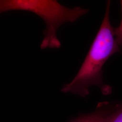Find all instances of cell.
Returning a JSON list of instances; mask_svg holds the SVG:
<instances>
[{"label": "cell", "mask_w": 122, "mask_h": 122, "mask_svg": "<svg viewBox=\"0 0 122 122\" xmlns=\"http://www.w3.org/2000/svg\"><path fill=\"white\" fill-rule=\"evenodd\" d=\"M111 1H107L101 26L78 72L71 82L66 84L61 92L85 97L89 94V88L96 86L104 95L110 93L111 87L104 82L103 67L111 56L122 52L117 41L115 28L110 21Z\"/></svg>", "instance_id": "obj_1"}, {"label": "cell", "mask_w": 122, "mask_h": 122, "mask_svg": "<svg viewBox=\"0 0 122 122\" xmlns=\"http://www.w3.org/2000/svg\"><path fill=\"white\" fill-rule=\"evenodd\" d=\"M11 10L30 11L43 19L46 29L40 46L42 49L60 48L57 36L58 29L66 22L76 21L89 11L80 7H66L57 0H0L1 13Z\"/></svg>", "instance_id": "obj_2"}, {"label": "cell", "mask_w": 122, "mask_h": 122, "mask_svg": "<svg viewBox=\"0 0 122 122\" xmlns=\"http://www.w3.org/2000/svg\"><path fill=\"white\" fill-rule=\"evenodd\" d=\"M110 108L107 103L98 105L96 111L91 113L82 114L72 119L69 122H102Z\"/></svg>", "instance_id": "obj_3"}, {"label": "cell", "mask_w": 122, "mask_h": 122, "mask_svg": "<svg viewBox=\"0 0 122 122\" xmlns=\"http://www.w3.org/2000/svg\"><path fill=\"white\" fill-rule=\"evenodd\" d=\"M102 122H122V105L111 107Z\"/></svg>", "instance_id": "obj_4"}, {"label": "cell", "mask_w": 122, "mask_h": 122, "mask_svg": "<svg viewBox=\"0 0 122 122\" xmlns=\"http://www.w3.org/2000/svg\"><path fill=\"white\" fill-rule=\"evenodd\" d=\"M121 9H122V18L121 22L118 27L115 28V33L118 44L122 50V0H121Z\"/></svg>", "instance_id": "obj_5"}]
</instances>
